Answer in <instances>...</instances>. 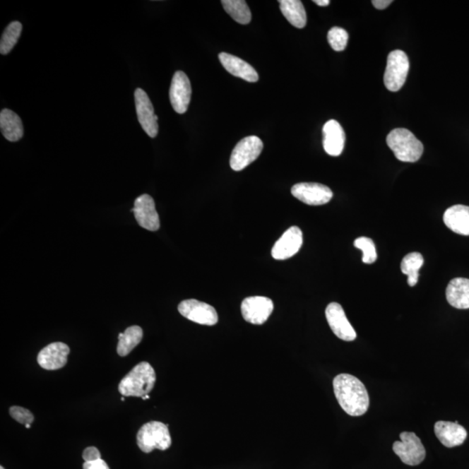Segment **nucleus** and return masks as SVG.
<instances>
[{"instance_id": "1", "label": "nucleus", "mask_w": 469, "mask_h": 469, "mask_svg": "<svg viewBox=\"0 0 469 469\" xmlns=\"http://www.w3.org/2000/svg\"><path fill=\"white\" fill-rule=\"evenodd\" d=\"M333 387L336 400L348 415L361 416L368 411V391L358 378L349 374H340L333 381Z\"/></svg>"}, {"instance_id": "2", "label": "nucleus", "mask_w": 469, "mask_h": 469, "mask_svg": "<svg viewBox=\"0 0 469 469\" xmlns=\"http://www.w3.org/2000/svg\"><path fill=\"white\" fill-rule=\"evenodd\" d=\"M156 380V373L153 366L149 362H142L121 380L119 391L124 397H143L149 395L153 391Z\"/></svg>"}, {"instance_id": "3", "label": "nucleus", "mask_w": 469, "mask_h": 469, "mask_svg": "<svg viewBox=\"0 0 469 469\" xmlns=\"http://www.w3.org/2000/svg\"><path fill=\"white\" fill-rule=\"evenodd\" d=\"M387 145L397 160L406 162H417L425 150L422 143L403 128L395 129L388 135Z\"/></svg>"}, {"instance_id": "4", "label": "nucleus", "mask_w": 469, "mask_h": 469, "mask_svg": "<svg viewBox=\"0 0 469 469\" xmlns=\"http://www.w3.org/2000/svg\"><path fill=\"white\" fill-rule=\"evenodd\" d=\"M138 446L143 452L150 453L154 449L166 450L172 446V437L168 425L160 422L146 423L138 430Z\"/></svg>"}, {"instance_id": "5", "label": "nucleus", "mask_w": 469, "mask_h": 469, "mask_svg": "<svg viewBox=\"0 0 469 469\" xmlns=\"http://www.w3.org/2000/svg\"><path fill=\"white\" fill-rule=\"evenodd\" d=\"M408 71L410 60L405 52L400 50L391 52L388 56L384 74L386 88L391 92H398L405 84Z\"/></svg>"}, {"instance_id": "6", "label": "nucleus", "mask_w": 469, "mask_h": 469, "mask_svg": "<svg viewBox=\"0 0 469 469\" xmlns=\"http://www.w3.org/2000/svg\"><path fill=\"white\" fill-rule=\"evenodd\" d=\"M263 149V141L256 136H249L242 139L234 147L230 156V167L234 172L243 171L259 158Z\"/></svg>"}, {"instance_id": "7", "label": "nucleus", "mask_w": 469, "mask_h": 469, "mask_svg": "<svg viewBox=\"0 0 469 469\" xmlns=\"http://www.w3.org/2000/svg\"><path fill=\"white\" fill-rule=\"evenodd\" d=\"M400 441L393 444V450L400 461L410 466H417L425 461L426 450L420 438L413 432H403Z\"/></svg>"}, {"instance_id": "8", "label": "nucleus", "mask_w": 469, "mask_h": 469, "mask_svg": "<svg viewBox=\"0 0 469 469\" xmlns=\"http://www.w3.org/2000/svg\"><path fill=\"white\" fill-rule=\"evenodd\" d=\"M179 311L185 319L201 325L213 326L218 321L217 310L213 306L195 299L181 302Z\"/></svg>"}, {"instance_id": "9", "label": "nucleus", "mask_w": 469, "mask_h": 469, "mask_svg": "<svg viewBox=\"0 0 469 469\" xmlns=\"http://www.w3.org/2000/svg\"><path fill=\"white\" fill-rule=\"evenodd\" d=\"M274 304L266 297L245 298L241 305L242 315L246 321L255 325H262L273 312Z\"/></svg>"}, {"instance_id": "10", "label": "nucleus", "mask_w": 469, "mask_h": 469, "mask_svg": "<svg viewBox=\"0 0 469 469\" xmlns=\"http://www.w3.org/2000/svg\"><path fill=\"white\" fill-rule=\"evenodd\" d=\"M292 195L308 206H323L331 201L333 192L326 185L317 183H300L291 189Z\"/></svg>"}, {"instance_id": "11", "label": "nucleus", "mask_w": 469, "mask_h": 469, "mask_svg": "<svg viewBox=\"0 0 469 469\" xmlns=\"http://www.w3.org/2000/svg\"><path fill=\"white\" fill-rule=\"evenodd\" d=\"M135 105L138 119L143 130L150 138H156L158 134V116L155 114L153 103L145 90H135Z\"/></svg>"}, {"instance_id": "12", "label": "nucleus", "mask_w": 469, "mask_h": 469, "mask_svg": "<svg viewBox=\"0 0 469 469\" xmlns=\"http://www.w3.org/2000/svg\"><path fill=\"white\" fill-rule=\"evenodd\" d=\"M131 211L134 213L136 220L142 228L150 232L160 230V215L157 213L154 200L150 195L143 194L136 198L134 207Z\"/></svg>"}, {"instance_id": "13", "label": "nucleus", "mask_w": 469, "mask_h": 469, "mask_svg": "<svg viewBox=\"0 0 469 469\" xmlns=\"http://www.w3.org/2000/svg\"><path fill=\"white\" fill-rule=\"evenodd\" d=\"M191 85L190 79L184 71H177L173 76L171 88H170V100L174 109L179 114L187 112L191 98Z\"/></svg>"}, {"instance_id": "14", "label": "nucleus", "mask_w": 469, "mask_h": 469, "mask_svg": "<svg viewBox=\"0 0 469 469\" xmlns=\"http://www.w3.org/2000/svg\"><path fill=\"white\" fill-rule=\"evenodd\" d=\"M328 325L338 338L352 342L357 338V333L348 320L345 312L338 302H331L325 310Z\"/></svg>"}, {"instance_id": "15", "label": "nucleus", "mask_w": 469, "mask_h": 469, "mask_svg": "<svg viewBox=\"0 0 469 469\" xmlns=\"http://www.w3.org/2000/svg\"><path fill=\"white\" fill-rule=\"evenodd\" d=\"M302 242V230L297 226L291 227L275 244L271 255L277 260L289 259L300 251Z\"/></svg>"}, {"instance_id": "16", "label": "nucleus", "mask_w": 469, "mask_h": 469, "mask_svg": "<svg viewBox=\"0 0 469 469\" xmlns=\"http://www.w3.org/2000/svg\"><path fill=\"white\" fill-rule=\"evenodd\" d=\"M69 353V347L66 343H51L44 347L37 355V363L44 369H60L66 365Z\"/></svg>"}, {"instance_id": "17", "label": "nucleus", "mask_w": 469, "mask_h": 469, "mask_svg": "<svg viewBox=\"0 0 469 469\" xmlns=\"http://www.w3.org/2000/svg\"><path fill=\"white\" fill-rule=\"evenodd\" d=\"M323 148L326 153L332 157H338L342 154L345 146L346 136L343 129L338 121L330 120L324 124L323 129Z\"/></svg>"}, {"instance_id": "18", "label": "nucleus", "mask_w": 469, "mask_h": 469, "mask_svg": "<svg viewBox=\"0 0 469 469\" xmlns=\"http://www.w3.org/2000/svg\"><path fill=\"white\" fill-rule=\"evenodd\" d=\"M434 434L447 448L457 447L466 441L467 430L459 423L440 421L434 425Z\"/></svg>"}, {"instance_id": "19", "label": "nucleus", "mask_w": 469, "mask_h": 469, "mask_svg": "<svg viewBox=\"0 0 469 469\" xmlns=\"http://www.w3.org/2000/svg\"><path fill=\"white\" fill-rule=\"evenodd\" d=\"M218 58L225 69L234 77L240 78L251 83L259 81V74H257L254 68L251 64L244 61L243 59L226 54V52H221L218 55Z\"/></svg>"}, {"instance_id": "20", "label": "nucleus", "mask_w": 469, "mask_h": 469, "mask_svg": "<svg viewBox=\"0 0 469 469\" xmlns=\"http://www.w3.org/2000/svg\"><path fill=\"white\" fill-rule=\"evenodd\" d=\"M444 221L452 232L469 236V207L457 204L445 211Z\"/></svg>"}, {"instance_id": "21", "label": "nucleus", "mask_w": 469, "mask_h": 469, "mask_svg": "<svg viewBox=\"0 0 469 469\" xmlns=\"http://www.w3.org/2000/svg\"><path fill=\"white\" fill-rule=\"evenodd\" d=\"M446 297L453 308L469 309V279L457 278L451 280L446 290Z\"/></svg>"}, {"instance_id": "22", "label": "nucleus", "mask_w": 469, "mask_h": 469, "mask_svg": "<svg viewBox=\"0 0 469 469\" xmlns=\"http://www.w3.org/2000/svg\"><path fill=\"white\" fill-rule=\"evenodd\" d=\"M0 130L4 137L10 142H17L24 135L20 117L9 109H4L0 113Z\"/></svg>"}, {"instance_id": "23", "label": "nucleus", "mask_w": 469, "mask_h": 469, "mask_svg": "<svg viewBox=\"0 0 469 469\" xmlns=\"http://www.w3.org/2000/svg\"><path fill=\"white\" fill-rule=\"evenodd\" d=\"M280 9L283 16L297 28H304L307 24V15L300 0H280Z\"/></svg>"}, {"instance_id": "24", "label": "nucleus", "mask_w": 469, "mask_h": 469, "mask_svg": "<svg viewBox=\"0 0 469 469\" xmlns=\"http://www.w3.org/2000/svg\"><path fill=\"white\" fill-rule=\"evenodd\" d=\"M143 336L142 328L137 325L129 327L124 333H120L117 348V354L120 357H126L141 343Z\"/></svg>"}, {"instance_id": "25", "label": "nucleus", "mask_w": 469, "mask_h": 469, "mask_svg": "<svg viewBox=\"0 0 469 469\" xmlns=\"http://www.w3.org/2000/svg\"><path fill=\"white\" fill-rule=\"evenodd\" d=\"M425 263V259L418 252L408 254L400 263V271L408 277V285L414 287L418 283L419 271Z\"/></svg>"}, {"instance_id": "26", "label": "nucleus", "mask_w": 469, "mask_h": 469, "mask_svg": "<svg viewBox=\"0 0 469 469\" xmlns=\"http://www.w3.org/2000/svg\"><path fill=\"white\" fill-rule=\"evenodd\" d=\"M227 13L241 25L251 21V13L244 0H222L221 2Z\"/></svg>"}, {"instance_id": "27", "label": "nucleus", "mask_w": 469, "mask_h": 469, "mask_svg": "<svg viewBox=\"0 0 469 469\" xmlns=\"http://www.w3.org/2000/svg\"><path fill=\"white\" fill-rule=\"evenodd\" d=\"M22 25L20 22L14 21L7 26L0 40V54H8L18 43L21 35Z\"/></svg>"}, {"instance_id": "28", "label": "nucleus", "mask_w": 469, "mask_h": 469, "mask_svg": "<svg viewBox=\"0 0 469 469\" xmlns=\"http://www.w3.org/2000/svg\"><path fill=\"white\" fill-rule=\"evenodd\" d=\"M355 248L361 249L363 253L362 262L364 263H373L377 259L376 245L372 239L369 237H362L354 242Z\"/></svg>"}, {"instance_id": "29", "label": "nucleus", "mask_w": 469, "mask_h": 469, "mask_svg": "<svg viewBox=\"0 0 469 469\" xmlns=\"http://www.w3.org/2000/svg\"><path fill=\"white\" fill-rule=\"evenodd\" d=\"M349 40V34L345 30L335 26L330 30L328 33V41L330 43L333 50L336 52H343L345 50Z\"/></svg>"}, {"instance_id": "30", "label": "nucleus", "mask_w": 469, "mask_h": 469, "mask_svg": "<svg viewBox=\"0 0 469 469\" xmlns=\"http://www.w3.org/2000/svg\"><path fill=\"white\" fill-rule=\"evenodd\" d=\"M9 413L15 421L21 423V425H32L34 421V416L32 412L26 408L18 406H13L10 408Z\"/></svg>"}, {"instance_id": "31", "label": "nucleus", "mask_w": 469, "mask_h": 469, "mask_svg": "<svg viewBox=\"0 0 469 469\" xmlns=\"http://www.w3.org/2000/svg\"><path fill=\"white\" fill-rule=\"evenodd\" d=\"M83 459L85 460V463L101 459V453L100 450L95 447H89L85 449V451L83 452Z\"/></svg>"}, {"instance_id": "32", "label": "nucleus", "mask_w": 469, "mask_h": 469, "mask_svg": "<svg viewBox=\"0 0 469 469\" xmlns=\"http://www.w3.org/2000/svg\"><path fill=\"white\" fill-rule=\"evenodd\" d=\"M83 469H109V468L104 460L100 459L85 463L83 465Z\"/></svg>"}, {"instance_id": "33", "label": "nucleus", "mask_w": 469, "mask_h": 469, "mask_svg": "<svg viewBox=\"0 0 469 469\" xmlns=\"http://www.w3.org/2000/svg\"><path fill=\"white\" fill-rule=\"evenodd\" d=\"M392 0H373L372 4L378 10H384L392 4Z\"/></svg>"}, {"instance_id": "34", "label": "nucleus", "mask_w": 469, "mask_h": 469, "mask_svg": "<svg viewBox=\"0 0 469 469\" xmlns=\"http://www.w3.org/2000/svg\"><path fill=\"white\" fill-rule=\"evenodd\" d=\"M314 3H316L317 6H328L330 5V0H315Z\"/></svg>"}, {"instance_id": "35", "label": "nucleus", "mask_w": 469, "mask_h": 469, "mask_svg": "<svg viewBox=\"0 0 469 469\" xmlns=\"http://www.w3.org/2000/svg\"><path fill=\"white\" fill-rule=\"evenodd\" d=\"M142 399H143V400H148V399H150V396H149V395H146V396H143V397H142Z\"/></svg>"}, {"instance_id": "36", "label": "nucleus", "mask_w": 469, "mask_h": 469, "mask_svg": "<svg viewBox=\"0 0 469 469\" xmlns=\"http://www.w3.org/2000/svg\"><path fill=\"white\" fill-rule=\"evenodd\" d=\"M32 427V425H25L26 429H30Z\"/></svg>"}, {"instance_id": "37", "label": "nucleus", "mask_w": 469, "mask_h": 469, "mask_svg": "<svg viewBox=\"0 0 469 469\" xmlns=\"http://www.w3.org/2000/svg\"><path fill=\"white\" fill-rule=\"evenodd\" d=\"M121 400H126V398H124V397H122V398H121Z\"/></svg>"}, {"instance_id": "38", "label": "nucleus", "mask_w": 469, "mask_h": 469, "mask_svg": "<svg viewBox=\"0 0 469 469\" xmlns=\"http://www.w3.org/2000/svg\"><path fill=\"white\" fill-rule=\"evenodd\" d=\"M0 469H5V468H4L3 467H0Z\"/></svg>"}]
</instances>
